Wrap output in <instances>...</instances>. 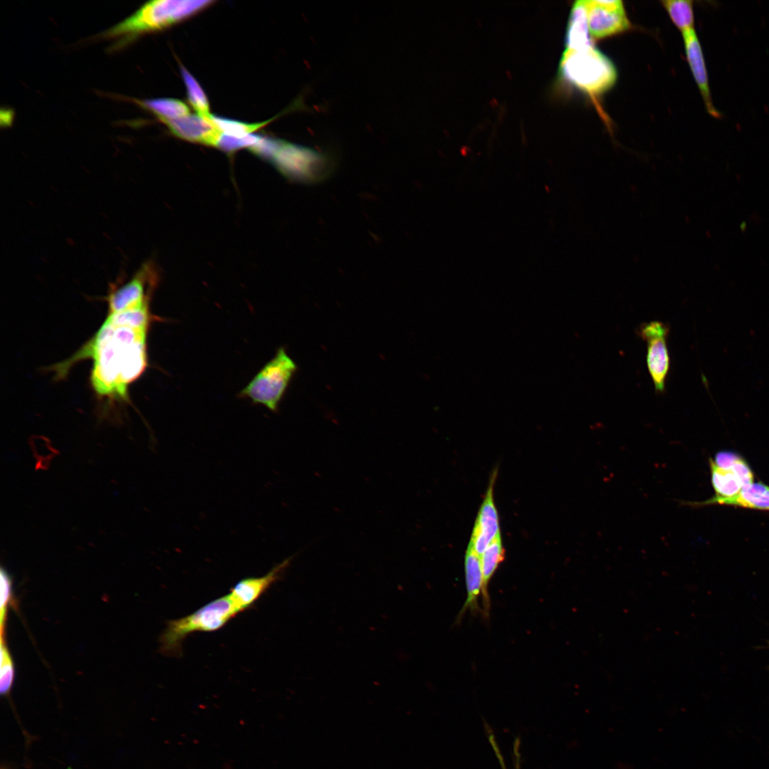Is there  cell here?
Here are the masks:
<instances>
[{
  "label": "cell",
  "mask_w": 769,
  "mask_h": 769,
  "mask_svg": "<svg viewBox=\"0 0 769 769\" xmlns=\"http://www.w3.org/2000/svg\"><path fill=\"white\" fill-rule=\"evenodd\" d=\"M155 278L148 264H144L124 284L114 287L107 296L108 313L120 312L150 303Z\"/></svg>",
  "instance_id": "cell-9"
},
{
  "label": "cell",
  "mask_w": 769,
  "mask_h": 769,
  "mask_svg": "<svg viewBox=\"0 0 769 769\" xmlns=\"http://www.w3.org/2000/svg\"><path fill=\"white\" fill-rule=\"evenodd\" d=\"M182 76L183 78L187 93L188 101L197 114L206 118H210L209 104L206 95L197 80L184 68L181 67Z\"/></svg>",
  "instance_id": "cell-21"
},
{
  "label": "cell",
  "mask_w": 769,
  "mask_h": 769,
  "mask_svg": "<svg viewBox=\"0 0 769 769\" xmlns=\"http://www.w3.org/2000/svg\"><path fill=\"white\" fill-rule=\"evenodd\" d=\"M212 1L155 0L147 2L127 19L103 33L122 46L146 33L159 31L209 6Z\"/></svg>",
  "instance_id": "cell-2"
},
{
  "label": "cell",
  "mask_w": 769,
  "mask_h": 769,
  "mask_svg": "<svg viewBox=\"0 0 769 769\" xmlns=\"http://www.w3.org/2000/svg\"><path fill=\"white\" fill-rule=\"evenodd\" d=\"M585 4L593 41L620 34L632 28L622 1L585 0Z\"/></svg>",
  "instance_id": "cell-8"
},
{
  "label": "cell",
  "mask_w": 769,
  "mask_h": 769,
  "mask_svg": "<svg viewBox=\"0 0 769 769\" xmlns=\"http://www.w3.org/2000/svg\"><path fill=\"white\" fill-rule=\"evenodd\" d=\"M559 74L568 85L591 98L609 91L617 79L613 62L594 45L580 49H565Z\"/></svg>",
  "instance_id": "cell-3"
},
{
  "label": "cell",
  "mask_w": 769,
  "mask_h": 769,
  "mask_svg": "<svg viewBox=\"0 0 769 769\" xmlns=\"http://www.w3.org/2000/svg\"><path fill=\"white\" fill-rule=\"evenodd\" d=\"M296 368L295 363L284 348H280L240 392L239 397L249 398L253 403L275 412Z\"/></svg>",
  "instance_id": "cell-6"
},
{
  "label": "cell",
  "mask_w": 769,
  "mask_h": 769,
  "mask_svg": "<svg viewBox=\"0 0 769 769\" xmlns=\"http://www.w3.org/2000/svg\"><path fill=\"white\" fill-rule=\"evenodd\" d=\"M210 118L223 134L234 137L247 136L269 122L247 123L213 115Z\"/></svg>",
  "instance_id": "cell-22"
},
{
  "label": "cell",
  "mask_w": 769,
  "mask_h": 769,
  "mask_svg": "<svg viewBox=\"0 0 769 769\" xmlns=\"http://www.w3.org/2000/svg\"><path fill=\"white\" fill-rule=\"evenodd\" d=\"M250 150L271 160L286 174L308 181L323 179L332 168L327 155L276 138L261 136Z\"/></svg>",
  "instance_id": "cell-4"
},
{
  "label": "cell",
  "mask_w": 769,
  "mask_h": 769,
  "mask_svg": "<svg viewBox=\"0 0 769 769\" xmlns=\"http://www.w3.org/2000/svg\"><path fill=\"white\" fill-rule=\"evenodd\" d=\"M1 625L3 633L4 623L6 619L7 605L11 598V579L4 568L1 569Z\"/></svg>",
  "instance_id": "cell-25"
},
{
  "label": "cell",
  "mask_w": 769,
  "mask_h": 769,
  "mask_svg": "<svg viewBox=\"0 0 769 769\" xmlns=\"http://www.w3.org/2000/svg\"><path fill=\"white\" fill-rule=\"evenodd\" d=\"M685 54L691 71L699 89L708 113L720 118L721 113L715 108L708 83V77L701 45L695 29L682 33Z\"/></svg>",
  "instance_id": "cell-13"
},
{
  "label": "cell",
  "mask_w": 769,
  "mask_h": 769,
  "mask_svg": "<svg viewBox=\"0 0 769 769\" xmlns=\"http://www.w3.org/2000/svg\"><path fill=\"white\" fill-rule=\"evenodd\" d=\"M14 678V664L10 653L4 644L3 637L1 641V671L0 691L2 695L10 691Z\"/></svg>",
  "instance_id": "cell-23"
},
{
  "label": "cell",
  "mask_w": 769,
  "mask_h": 769,
  "mask_svg": "<svg viewBox=\"0 0 769 769\" xmlns=\"http://www.w3.org/2000/svg\"><path fill=\"white\" fill-rule=\"evenodd\" d=\"M669 333V325L657 320L643 323L638 329V335L647 342V366L658 393L665 389L670 367L666 341Z\"/></svg>",
  "instance_id": "cell-7"
},
{
  "label": "cell",
  "mask_w": 769,
  "mask_h": 769,
  "mask_svg": "<svg viewBox=\"0 0 769 769\" xmlns=\"http://www.w3.org/2000/svg\"><path fill=\"white\" fill-rule=\"evenodd\" d=\"M504 558L505 550L500 535L489 544L481 555L483 579L481 597L483 606V611L486 617L489 615L491 605L488 592L489 582Z\"/></svg>",
  "instance_id": "cell-17"
},
{
  "label": "cell",
  "mask_w": 769,
  "mask_h": 769,
  "mask_svg": "<svg viewBox=\"0 0 769 769\" xmlns=\"http://www.w3.org/2000/svg\"><path fill=\"white\" fill-rule=\"evenodd\" d=\"M464 571L467 596L458 615L459 619H461L468 610L471 612L480 610L478 600L482 594L483 585L481 556L469 545L465 555Z\"/></svg>",
  "instance_id": "cell-15"
},
{
  "label": "cell",
  "mask_w": 769,
  "mask_h": 769,
  "mask_svg": "<svg viewBox=\"0 0 769 769\" xmlns=\"http://www.w3.org/2000/svg\"><path fill=\"white\" fill-rule=\"evenodd\" d=\"M239 613L227 594L189 615L171 620L160 637L161 651L165 654L177 655L188 635L197 632L217 631Z\"/></svg>",
  "instance_id": "cell-5"
},
{
  "label": "cell",
  "mask_w": 769,
  "mask_h": 769,
  "mask_svg": "<svg viewBox=\"0 0 769 769\" xmlns=\"http://www.w3.org/2000/svg\"><path fill=\"white\" fill-rule=\"evenodd\" d=\"M261 136L251 134L244 137H234L222 133L217 147L226 152H232L241 148H251L259 141Z\"/></svg>",
  "instance_id": "cell-24"
},
{
  "label": "cell",
  "mask_w": 769,
  "mask_h": 769,
  "mask_svg": "<svg viewBox=\"0 0 769 769\" xmlns=\"http://www.w3.org/2000/svg\"><path fill=\"white\" fill-rule=\"evenodd\" d=\"M150 303L108 313L95 334L74 355L56 365L53 370L63 378L71 366L91 359L90 382L102 397L128 399V387L147 365V338L153 316Z\"/></svg>",
  "instance_id": "cell-1"
},
{
  "label": "cell",
  "mask_w": 769,
  "mask_h": 769,
  "mask_svg": "<svg viewBox=\"0 0 769 769\" xmlns=\"http://www.w3.org/2000/svg\"><path fill=\"white\" fill-rule=\"evenodd\" d=\"M293 557H289L261 577H250L239 580L228 594L239 611L249 609L282 575Z\"/></svg>",
  "instance_id": "cell-10"
},
{
  "label": "cell",
  "mask_w": 769,
  "mask_h": 769,
  "mask_svg": "<svg viewBox=\"0 0 769 769\" xmlns=\"http://www.w3.org/2000/svg\"><path fill=\"white\" fill-rule=\"evenodd\" d=\"M144 109L154 114L161 122L177 120L189 115L188 106L174 98L135 100Z\"/></svg>",
  "instance_id": "cell-18"
},
{
  "label": "cell",
  "mask_w": 769,
  "mask_h": 769,
  "mask_svg": "<svg viewBox=\"0 0 769 769\" xmlns=\"http://www.w3.org/2000/svg\"><path fill=\"white\" fill-rule=\"evenodd\" d=\"M672 23L681 33L694 29L693 1L667 0L661 1Z\"/></svg>",
  "instance_id": "cell-20"
},
{
  "label": "cell",
  "mask_w": 769,
  "mask_h": 769,
  "mask_svg": "<svg viewBox=\"0 0 769 769\" xmlns=\"http://www.w3.org/2000/svg\"><path fill=\"white\" fill-rule=\"evenodd\" d=\"M495 476L494 473L479 509L469 543L480 556L489 544L501 535L498 512L493 501Z\"/></svg>",
  "instance_id": "cell-11"
},
{
  "label": "cell",
  "mask_w": 769,
  "mask_h": 769,
  "mask_svg": "<svg viewBox=\"0 0 769 769\" xmlns=\"http://www.w3.org/2000/svg\"><path fill=\"white\" fill-rule=\"evenodd\" d=\"M711 483L716 497L728 498L738 494L743 488L736 474L731 468L723 469L716 466L712 459H709Z\"/></svg>",
  "instance_id": "cell-19"
},
{
  "label": "cell",
  "mask_w": 769,
  "mask_h": 769,
  "mask_svg": "<svg viewBox=\"0 0 769 769\" xmlns=\"http://www.w3.org/2000/svg\"><path fill=\"white\" fill-rule=\"evenodd\" d=\"M588 27L585 0L574 3L567 22L565 45L567 50H575L594 45Z\"/></svg>",
  "instance_id": "cell-16"
},
{
  "label": "cell",
  "mask_w": 769,
  "mask_h": 769,
  "mask_svg": "<svg viewBox=\"0 0 769 769\" xmlns=\"http://www.w3.org/2000/svg\"><path fill=\"white\" fill-rule=\"evenodd\" d=\"M685 504L698 507L719 504L769 511V486L762 483H752L743 487L738 494L732 497L713 496L704 501L687 502Z\"/></svg>",
  "instance_id": "cell-14"
},
{
  "label": "cell",
  "mask_w": 769,
  "mask_h": 769,
  "mask_svg": "<svg viewBox=\"0 0 769 769\" xmlns=\"http://www.w3.org/2000/svg\"><path fill=\"white\" fill-rule=\"evenodd\" d=\"M162 122L174 135L192 142L217 147L222 135L211 118L204 117L199 114H189L177 120Z\"/></svg>",
  "instance_id": "cell-12"
}]
</instances>
